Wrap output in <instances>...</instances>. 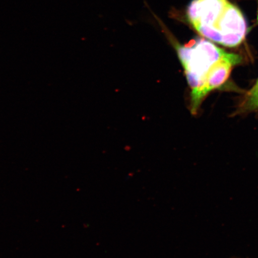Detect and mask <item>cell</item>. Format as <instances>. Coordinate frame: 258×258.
I'll return each mask as SVG.
<instances>
[{
    "label": "cell",
    "instance_id": "6da1fadb",
    "mask_svg": "<svg viewBox=\"0 0 258 258\" xmlns=\"http://www.w3.org/2000/svg\"><path fill=\"white\" fill-rule=\"evenodd\" d=\"M176 50L191 90V111L195 114L206 96L227 80L241 57L201 38L177 45Z\"/></svg>",
    "mask_w": 258,
    "mask_h": 258
},
{
    "label": "cell",
    "instance_id": "3957f363",
    "mask_svg": "<svg viewBox=\"0 0 258 258\" xmlns=\"http://www.w3.org/2000/svg\"><path fill=\"white\" fill-rule=\"evenodd\" d=\"M258 110V79L253 88L247 93L239 111L242 112Z\"/></svg>",
    "mask_w": 258,
    "mask_h": 258
},
{
    "label": "cell",
    "instance_id": "277c9868",
    "mask_svg": "<svg viewBox=\"0 0 258 258\" xmlns=\"http://www.w3.org/2000/svg\"><path fill=\"white\" fill-rule=\"evenodd\" d=\"M257 21L258 22V0H257Z\"/></svg>",
    "mask_w": 258,
    "mask_h": 258
},
{
    "label": "cell",
    "instance_id": "7a4b0ae2",
    "mask_svg": "<svg viewBox=\"0 0 258 258\" xmlns=\"http://www.w3.org/2000/svg\"><path fill=\"white\" fill-rule=\"evenodd\" d=\"M229 0H192L186 9V17L197 32L205 37L223 15Z\"/></svg>",
    "mask_w": 258,
    "mask_h": 258
}]
</instances>
